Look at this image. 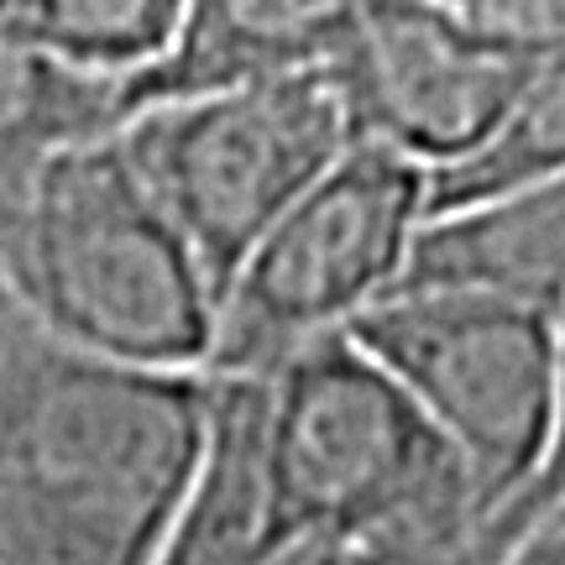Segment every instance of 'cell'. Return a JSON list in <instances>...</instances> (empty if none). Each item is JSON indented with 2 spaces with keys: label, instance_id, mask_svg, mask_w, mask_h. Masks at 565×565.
Returning a JSON list of instances; mask_svg holds the SVG:
<instances>
[{
  "label": "cell",
  "instance_id": "2",
  "mask_svg": "<svg viewBox=\"0 0 565 565\" xmlns=\"http://www.w3.org/2000/svg\"><path fill=\"white\" fill-rule=\"evenodd\" d=\"M0 294L89 362L204 377L221 299L116 126L58 147L0 210Z\"/></svg>",
  "mask_w": 565,
  "mask_h": 565
},
{
  "label": "cell",
  "instance_id": "11",
  "mask_svg": "<svg viewBox=\"0 0 565 565\" xmlns=\"http://www.w3.org/2000/svg\"><path fill=\"white\" fill-rule=\"evenodd\" d=\"M116 126V89L42 42L26 0H0V210L58 147Z\"/></svg>",
  "mask_w": 565,
  "mask_h": 565
},
{
  "label": "cell",
  "instance_id": "6",
  "mask_svg": "<svg viewBox=\"0 0 565 565\" xmlns=\"http://www.w3.org/2000/svg\"><path fill=\"white\" fill-rule=\"evenodd\" d=\"M345 335L456 450L503 545L508 508L545 450L555 320L471 288H393Z\"/></svg>",
  "mask_w": 565,
  "mask_h": 565
},
{
  "label": "cell",
  "instance_id": "19",
  "mask_svg": "<svg viewBox=\"0 0 565 565\" xmlns=\"http://www.w3.org/2000/svg\"><path fill=\"white\" fill-rule=\"evenodd\" d=\"M540 529H561V534H565V508L555 513V519H550V524H540Z\"/></svg>",
  "mask_w": 565,
  "mask_h": 565
},
{
  "label": "cell",
  "instance_id": "12",
  "mask_svg": "<svg viewBox=\"0 0 565 565\" xmlns=\"http://www.w3.org/2000/svg\"><path fill=\"white\" fill-rule=\"evenodd\" d=\"M565 173V38L529 58L524 84L513 89L503 121L487 131L471 158L429 173L424 215L461 210L524 183H545Z\"/></svg>",
  "mask_w": 565,
  "mask_h": 565
},
{
  "label": "cell",
  "instance_id": "5",
  "mask_svg": "<svg viewBox=\"0 0 565 565\" xmlns=\"http://www.w3.org/2000/svg\"><path fill=\"white\" fill-rule=\"evenodd\" d=\"M429 173L387 147L351 141L267 236L215 315V351L204 372H273L299 345L345 335L372 303L393 294L424 225Z\"/></svg>",
  "mask_w": 565,
  "mask_h": 565
},
{
  "label": "cell",
  "instance_id": "16",
  "mask_svg": "<svg viewBox=\"0 0 565 565\" xmlns=\"http://www.w3.org/2000/svg\"><path fill=\"white\" fill-rule=\"evenodd\" d=\"M267 565H351V550L341 540H324V534H303L288 550H278Z\"/></svg>",
  "mask_w": 565,
  "mask_h": 565
},
{
  "label": "cell",
  "instance_id": "14",
  "mask_svg": "<svg viewBox=\"0 0 565 565\" xmlns=\"http://www.w3.org/2000/svg\"><path fill=\"white\" fill-rule=\"evenodd\" d=\"M561 508H565V309L555 315V383H550L545 450H540V466H534V477H529L524 498L508 508L503 545L513 550L524 534H534L540 524H550Z\"/></svg>",
  "mask_w": 565,
  "mask_h": 565
},
{
  "label": "cell",
  "instance_id": "1",
  "mask_svg": "<svg viewBox=\"0 0 565 565\" xmlns=\"http://www.w3.org/2000/svg\"><path fill=\"white\" fill-rule=\"evenodd\" d=\"M204 377L89 362L0 294V565H152Z\"/></svg>",
  "mask_w": 565,
  "mask_h": 565
},
{
  "label": "cell",
  "instance_id": "8",
  "mask_svg": "<svg viewBox=\"0 0 565 565\" xmlns=\"http://www.w3.org/2000/svg\"><path fill=\"white\" fill-rule=\"evenodd\" d=\"M299 540L267 461L263 372H204V429L152 565H267Z\"/></svg>",
  "mask_w": 565,
  "mask_h": 565
},
{
  "label": "cell",
  "instance_id": "17",
  "mask_svg": "<svg viewBox=\"0 0 565 565\" xmlns=\"http://www.w3.org/2000/svg\"><path fill=\"white\" fill-rule=\"evenodd\" d=\"M503 565H565V534L561 529H534L508 550Z\"/></svg>",
  "mask_w": 565,
  "mask_h": 565
},
{
  "label": "cell",
  "instance_id": "18",
  "mask_svg": "<svg viewBox=\"0 0 565 565\" xmlns=\"http://www.w3.org/2000/svg\"><path fill=\"white\" fill-rule=\"evenodd\" d=\"M351 565H477L456 555H351Z\"/></svg>",
  "mask_w": 565,
  "mask_h": 565
},
{
  "label": "cell",
  "instance_id": "9",
  "mask_svg": "<svg viewBox=\"0 0 565 565\" xmlns=\"http://www.w3.org/2000/svg\"><path fill=\"white\" fill-rule=\"evenodd\" d=\"M366 6L372 0H183L168 53L121 84L116 116L194 89L324 68Z\"/></svg>",
  "mask_w": 565,
  "mask_h": 565
},
{
  "label": "cell",
  "instance_id": "15",
  "mask_svg": "<svg viewBox=\"0 0 565 565\" xmlns=\"http://www.w3.org/2000/svg\"><path fill=\"white\" fill-rule=\"evenodd\" d=\"M440 6L529 53L565 38V0H440Z\"/></svg>",
  "mask_w": 565,
  "mask_h": 565
},
{
  "label": "cell",
  "instance_id": "7",
  "mask_svg": "<svg viewBox=\"0 0 565 565\" xmlns=\"http://www.w3.org/2000/svg\"><path fill=\"white\" fill-rule=\"evenodd\" d=\"M529 47L445 11L440 0H372L324 58L351 137L435 173L471 158L529 74Z\"/></svg>",
  "mask_w": 565,
  "mask_h": 565
},
{
  "label": "cell",
  "instance_id": "4",
  "mask_svg": "<svg viewBox=\"0 0 565 565\" xmlns=\"http://www.w3.org/2000/svg\"><path fill=\"white\" fill-rule=\"evenodd\" d=\"M116 137L215 299L267 225L356 141L320 68L141 105L116 121Z\"/></svg>",
  "mask_w": 565,
  "mask_h": 565
},
{
  "label": "cell",
  "instance_id": "13",
  "mask_svg": "<svg viewBox=\"0 0 565 565\" xmlns=\"http://www.w3.org/2000/svg\"><path fill=\"white\" fill-rule=\"evenodd\" d=\"M26 6L42 42L68 68L105 79L116 95L168 53L183 17V0H26Z\"/></svg>",
  "mask_w": 565,
  "mask_h": 565
},
{
  "label": "cell",
  "instance_id": "3",
  "mask_svg": "<svg viewBox=\"0 0 565 565\" xmlns=\"http://www.w3.org/2000/svg\"><path fill=\"white\" fill-rule=\"evenodd\" d=\"M263 383L267 461L299 540L503 565L492 513L456 450L351 335L299 345Z\"/></svg>",
  "mask_w": 565,
  "mask_h": 565
},
{
  "label": "cell",
  "instance_id": "10",
  "mask_svg": "<svg viewBox=\"0 0 565 565\" xmlns=\"http://www.w3.org/2000/svg\"><path fill=\"white\" fill-rule=\"evenodd\" d=\"M393 288H471L555 320L565 309V173L424 215Z\"/></svg>",
  "mask_w": 565,
  "mask_h": 565
}]
</instances>
